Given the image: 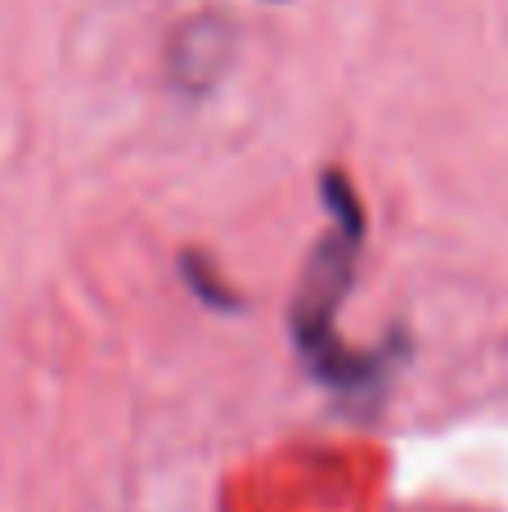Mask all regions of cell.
I'll use <instances>...</instances> for the list:
<instances>
[{
  "label": "cell",
  "instance_id": "obj_1",
  "mask_svg": "<svg viewBox=\"0 0 508 512\" xmlns=\"http://www.w3.org/2000/svg\"><path fill=\"white\" fill-rule=\"evenodd\" d=\"M320 194L329 203L333 234L320 239L311 265H306L302 292L293 301V337L320 382H329L338 391H365L374 382H383V369L392 360V346H383V351H351L338 337V306L351 292L356 252L365 243V207H360L356 189L347 185L342 171H324Z\"/></svg>",
  "mask_w": 508,
  "mask_h": 512
},
{
  "label": "cell",
  "instance_id": "obj_2",
  "mask_svg": "<svg viewBox=\"0 0 508 512\" xmlns=\"http://www.w3.org/2000/svg\"><path fill=\"white\" fill-rule=\"evenodd\" d=\"M185 279L198 288V297L207 301V306H216V310H239V297H234L230 288H225L221 279H216L212 270L203 265V256H194V252H185Z\"/></svg>",
  "mask_w": 508,
  "mask_h": 512
}]
</instances>
